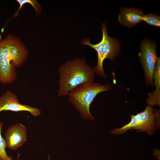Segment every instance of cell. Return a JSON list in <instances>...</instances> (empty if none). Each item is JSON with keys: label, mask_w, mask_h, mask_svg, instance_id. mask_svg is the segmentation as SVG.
Listing matches in <instances>:
<instances>
[{"label": "cell", "mask_w": 160, "mask_h": 160, "mask_svg": "<svg viewBox=\"0 0 160 160\" xmlns=\"http://www.w3.org/2000/svg\"><path fill=\"white\" fill-rule=\"evenodd\" d=\"M144 15L143 11L139 8L122 7L118 15V19L122 26L130 28L143 21Z\"/></svg>", "instance_id": "9c48e42d"}, {"label": "cell", "mask_w": 160, "mask_h": 160, "mask_svg": "<svg viewBox=\"0 0 160 160\" xmlns=\"http://www.w3.org/2000/svg\"><path fill=\"white\" fill-rule=\"evenodd\" d=\"M157 44L153 40L143 39L138 53L140 64L144 72L145 82L148 87H153V75L159 59L156 54Z\"/></svg>", "instance_id": "8992f818"}, {"label": "cell", "mask_w": 160, "mask_h": 160, "mask_svg": "<svg viewBox=\"0 0 160 160\" xmlns=\"http://www.w3.org/2000/svg\"><path fill=\"white\" fill-rule=\"evenodd\" d=\"M146 102L148 105L153 107L156 105L160 106V89H156L153 91L149 92Z\"/></svg>", "instance_id": "30bf717a"}, {"label": "cell", "mask_w": 160, "mask_h": 160, "mask_svg": "<svg viewBox=\"0 0 160 160\" xmlns=\"http://www.w3.org/2000/svg\"><path fill=\"white\" fill-rule=\"evenodd\" d=\"M153 86L156 89H160V58L159 57L153 75Z\"/></svg>", "instance_id": "5bb4252c"}, {"label": "cell", "mask_w": 160, "mask_h": 160, "mask_svg": "<svg viewBox=\"0 0 160 160\" xmlns=\"http://www.w3.org/2000/svg\"><path fill=\"white\" fill-rule=\"evenodd\" d=\"M59 75L58 97L67 95L79 85L86 82H94L95 73L88 65L84 58H77L69 60L60 65Z\"/></svg>", "instance_id": "7a4b0ae2"}, {"label": "cell", "mask_w": 160, "mask_h": 160, "mask_svg": "<svg viewBox=\"0 0 160 160\" xmlns=\"http://www.w3.org/2000/svg\"><path fill=\"white\" fill-rule=\"evenodd\" d=\"M129 122L118 128L111 131L114 135H119L127 131L136 130L137 132H145L149 135H153L160 128V111L159 110L147 105L142 111L130 116Z\"/></svg>", "instance_id": "5b68a950"}, {"label": "cell", "mask_w": 160, "mask_h": 160, "mask_svg": "<svg viewBox=\"0 0 160 160\" xmlns=\"http://www.w3.org/2000/svg\"><path fill=\"white\" fill-rule=\"evenodd\" d=\"M27 128L20 123L9 126L5 132L7 147L15 150L23 145L26 140Z\"/></svg>", "instance_id": "ba28073f"}, {"label": "cell", "mask_w": 160, "mask_h": 160, "mask_svg": "<svg viewBox=\"0 0 160 160\" xmlns=\"http://www.w3.org/2000/svg\"><path fill=\"white\" fill-rule=\"evenodd\" d=\"M20 156V154H18L17 155V158L16 160H18L19 157ZM8 160H13V158L10 156H9Z\"/></svg>", "instance_id": "9a60e30c"}, {"label": "cell", "mask_w": 160, "mask_h": 160, "mask_svg": "<svg viewBox=\"0 0 160 160\" xmlns=\"http://www.w3.org/2000/svg\"><path fill=\"white\" fill-rule=\"evenodd\" d=\"M143 21L149 25L156 27L160 26V17L153 13L150 12L144 15Z\"/></svg>", "instance_id": "7c38bea8"}, {"label": "cell", "mask_w": 160, "mask_h": 160, "mask_svg": "<svg viewBox=\"0 0 160 160\" xmlns=\"http://www.w3.org/2000/svg\"><path fill=\"white\" fill-rule=\"evenodd\" d=\"M101 27L102 38L100 42L92 44L90 38H84L79 43L89 46L96 51L97 63L93 69L95 73L106 79L107 77L103 67V62L106 59L113 61L119 56L121 51V43L118 39L108 35L105 23H102Z\"/></svg>", "instance_id": "277c9868"}, {"label": "cell", "mask_w": 160, "mask_h": 160, "mask_svg": "<svg viewBox=\"0 0 160 160\" xmlns=\"http://www.w3.org/2000/svg\"><path fill=\"white\" fill-rule=\"evenodd\" d=\"M29 51L21 39L8 34L0 36V83L7 84L17 77L16 68L21 66L28 58Z\"/></svg>", "instance_id": "6da1fadb"}, {"label": "cell", "mask_w": 160, "mask_h": 160, "mask_svg": "<svg viewBox=\"0 0 160 160\" xmlns=\"http://www.w3.org/2000/svg\"><path fill=\"white\" fill-rule=\"evenodd\" d=\"M16 1L19 4V7L17 11L14 15L13 17H16L17 16L18 12L22 6L24 4L27 3L30 4L33 7L35 10L36 16V17L39 16L41 12V5L35 0H17Z\"/></svg>", "instance_id": "8fae6325"}, {"label": "cell", "mask_w": 160, "mask_h": 160, "mask_svg": "<svg viewBox=\"0 0 160 160\" xmlns=\"http://www.w3.org/2000/svg\"><path fill=\"white\" fill-rule=\"evenodd\" d=\"M3 111H27L36 117L40 116L41 113L38 108L21 104L17 96L10 91L7 92L0 97V113Z\"/></svg>", "instance_id": "52a82bcc"}, {"label": "cell", "mask_w": 160, "mask_h": 160, "mask_svg": "<svg viewBox=\"0 0 160 160\" xmlns=\"http://www.w3.org/2000/svg\"><path fill=\"white\" fill-rule=\"evenodd\" d=\"M112 87L108 84H102L94 82L84 83L68 95V102L74 107L84 119L95 121L90 111L91 104L98 94L108 91Z\"/></svg>", "instance_id": "3957f363"}, {"label": "cell", "mask_w": 160, "mask_h": 160, "mask_svg": "<svg viewBox=\"0 0 160 160\" xmlns=\"http://www.w3.org/2000/svg\"><path fill=\"white\" fill-rule=\"evenodd\" d=\"M0 160H2L1 159H0Z\"/></svg>", "instance_id": "e0dca14e"}, {"label": "cell", "mask_w": 160, "mask_h": 160, "mask_svg": "<svg viewBox=\"0 0 160 160\" xmlns=\"http://www.w3.org/2000/svg\"><path fill=\"white\" fill-rule=\"evenodd\" d=\"M50 159V158H49V157H48V160H50V159Z\"/></svg>", "instance_id": "2e32d148"}, {"label": "cell", "mask_w": 160, "mask_h": 160, "mask_svg": "<svg viewBox=\"0 0 160 160\" xmlns=\"http://www.w3.org/2000/svg\"><path fill=\"white\" fill-rule=\"evenodd\" d=\"M3 125V123L0 121V159L2 160H8L9 157L7 156L5 150L7 147V143L1 134Z\"/></svg>", "instance_id": "4fadbf2b"}]
</instances>
